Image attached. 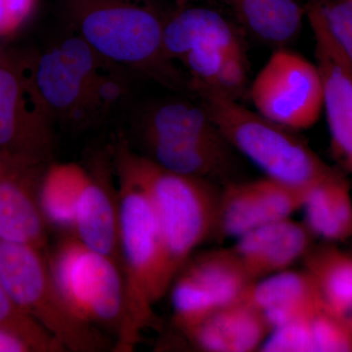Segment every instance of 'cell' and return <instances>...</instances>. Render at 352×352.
<instances>
[{
  "mask_svg": "<svg viewBox=\"0 0 352 352\" xmlns=\"http://www.w3.org/2000/svg\"><path fill=\"white\" fill-rule=\"evenodd\" d=\"M58 289L82 320L119 337L124 319V285L120 264L63 233L45 252Z\"/></svg>",
  "mask_w": 352,
  "mask_h": 352,
  "instance_id": "7",
  "label": "cell"
},
{
  "mask_svg": "<svg viewBox=\"0 0 352 352\" xmlns=\"http://www.w3.org/2000/svg\"><path fill=\"white\" fill-rule=\"evenodd\" d=\"M305 223L284 219L256 227L236 239L231 249L252 281L289 270L312 249Z\"/></svg>",
  "mask_w": 352,
  "mask_h": 352,
  "instance_id": "14",
  "label": "cell"
},
{
  "mask_svg": "<svg viewBox=\"0 0 352 352\" xmlns=\"http://www.w3.org/2000/svg\"><path fill=\"white\" fill-rule=\"evenodd\" d=\"M48 164L0 152V240L31 245L43 252L50 247V226L39 201Z\"/></svg>",
  "mask_w": 352,
  "mask_h": 352,
  "instance_id": "12",
  "label": "cell"
},
{
  "mask_svg": "<svg viewBox=\"0 0 352 352\" xmlns=\"http://www.w3.org/2000/svg\"><path fill=\"white\" fill-rule=\"evenodd\" d=\"M144 156L166 170L208 180L224 173L228 164L227 146L188 141L144 139Z\"/></svg>",
  "mask_w": 352,
  "mask_h": 352,
  "instance_id": "24",
  "label": "cell"
},
{
  "mask_svg": "<svg viewBox=\"0 0 352 352\" xmlns=\"http://www.w3.org/2000/svg\"><path fill=\"white\" fill-rule=\"evenodd\" d=\"M39 96L55 122L80 129L100 122L129 92L126 72L74 34L32 57Z\"/></svg>",
  "mask_w": 352,
  "mask_h": 352,
  "instance_id": "2",
  "label": "cell"
},
{
  "mask_svg": "<svg viewBox=\"0 0 352 352\" xmlns=\"http://www.w3.org/2000/svg\"><path fill=\"white\" fill-rule=\"evenodd\" d=\"M140 135L141 140L164 139L229 146L200 102L170 100L155 104L141 117Z\"/></svg>",
  "mask_w": 352,
  "mask_h": 352,
  "instance_id": "20",
  "label": "cell"
},
{
  "mask_svg": "<svg viewBox=\"0 0 352 352\" xmlns=\"http://www.w3.org/2000/svg\"><path fill=\"white\" fill-rule=\"evenodd\" d=\"M256 112L294 131H305L323 112V82L316 64L277 48L248 89Z\"/></svg>",
  "mask_w": 352,
  "mask_h": 352,
  "instance_id": "9",
  "label": "cell"
},
{
  "mask_svg": "<svg viewBox=\"0 0 352 352\" xmlns=\"http://www.w3.org/2000/svg\"><path fill=\"white\" fill-rule=\"evenodd\" d=\"M76 208L74 234L90 249L120 263L119 197L113 186L112 166L102 163L87 168Z\"/></svg>",
  "mask_w": 352,
  "mask_h": 352,
  "instance_id": "15",
  "label": "cell"
},
{
  "mask_svg": "<svg viewBox=\"0 0 352 352\" xmlns=\"http://www.w3.org/2000/svg\"><path fill=\"white\" fill-rule=\"evenodd\" d=\"M76 36L127 71L178 85L182 78L164 50L166 18L145 0H68Z\"/></svg>",
  "mask_w": 352,
  "mask_h": 352,
  "instance_id": "3",
  "label": "cell"
},
{
  "mask_svg": "<svg viewBox=\"0 0 352 352\" xmlns=\"http://www.w3.org/2000/svg\"><path fill=\"white\" fill-rule=\"evenodd\" d=\"M182 333L201 351L251 352L259 351L270 330L258 310L242 300Z\"/></svg>",
  "mask_w": 352,
  "mask_h": 352,
  "instance_id": "17",
  "label": "cell"
},
{
  "mask_svg": "<svg viewBox=\"0 0 352 352\" xmlns=\"http://www.w3.org/2000/svg\"><path fill=\"white\" fill-rule=\"evenodd\" d=\"M0 352H32L31 346L15 333L0 327Z\"/></svg>",
  "mask_w": 352,
  "mask_h": 352,
  "instance_id": "31",
  "label": "cell"
},
{
  "mask_svg": "<svg viewBox=\"0 0 352 352\" xmlns=\"http://www.w3.org/2000/svg\"><path fill=\"white\" fill-rule=\"evenodd\" d=\"M0 327L24 340L32 352H61L64 347L30 315L23 311L0 281Z\"/></svg>",
  "mask_w": 352,
  "mask_h": 352,
  "instance_id": "26",
  "label": "cell"
},
{
  "mask_svg": "<svg viewBox=\"0 0 352 352\" xmlns=\"http://www.w3.org/2000/svg\"><path fill=\"white\" fill-rule=\"evenodd\" d=\"M112 159L146 190L156 214L162 245L161 298L197 248L214 234L219 193L208 180L178 175L138 154L122 141Z\"/></svg>",
  "mask_w": 352,
  "mask_h": 352,
  "instance_id": "1",
  "label": "cell"
},
{
  "mask_svg": "<svg viewBox=\"0 0 352 352\" xmlns=\"http://www.w3.org/2000/svg\"><path fill=\"white\" fill-rule=\"evenodd\" d=\"M87 175V168L78 164H48L39 192L41 210L48 226L74 234L76 208Z\"/></svg>",
  "mask_w": 352,
  "mask_h": 352,
  "instance_id": "25",
  "label": "cell"
},
{
  "mask_svg": "<svg viewBox=\"0 0 352 352\" xmlns=\"http://www.w3.org/2000/svg\"><path fill=\"white\" fill-rule=\"evenodd\" d=\"M307 190L265 176L228 184L219 195L214 234L237 239L256 227L289 219L302 210Z\"/></svg>",
  "mask_w": 352,
  "mask_h": 352,
  "instance_id": "13",
  "label": "cell"
},
{
  "mask_svg": "<svg viewBox=\"0 0 352 352\" xmlns=\"http://www.w3.org/2000/svg\"><path fill=\"white\" fill-rule=\"evenodd\" d=\"M309 324L314 352L352 351V333L321 307L310 315Z\"/></svg>",
  "mask_w": 352,
  "mask_h": 352,
  "instance_id": "27",
  "label": "cell"
},
{
  "mask_svg": "<svg viewBox=\"0 0 352 352\" xmlns=\"http://www.w3.org/2000/svg\"><path fill=\"white\" fill-rule=\"evenodd\" d=\"M113 161V159H112ZM119 197L120 263L124 285V319L113 351H132L141 332L154 320L159 291L162 245L159 224L146 190L113 161Z\"/></svg>",
  "mask_w": 352,
  "mask_h": 352,
  "instance_id": "4",
  "label": "cell"
},
{
  "mask_svg": "<svg viewBox=\"0 0 352 352\" xmlns=\"http://www.w3.org/2000/svg\"><path fill=\"white\" fill-rule=\"evenodd\" d=\"M302 210L305 226L314 237L327 242H344L352 238L351 185L340 171L333 168L310 187Z\"/></svg>",
  "mask_w": 352,
  "mask_h": 352,
  "instance_id": "19",
  "label": "cell"
},
{
  "mask_svg": "<svg viewBox=\"0 0 352 352\" xmlns=\"http://www.w3.org/2000/svg\"><path fill=\"white\" fill-rule=\"evenodd\" d=\"M252 283L232 249L190 258L168 289L176 327L188 330L217 310L242 302Z\"/></svg>",
  "mask_w": 352,
  "mask_h": 352,
  "instance_id": "10",
  "label": "cell"
},
{
  "mask_svg": "<svg viewBox=\"0 0 352 352\" xmlns=\"http://www.w3.org/2000/svg\"><path fill=\"white\" fill-rule=\"evenodd\" d=\"M312 312L302 318L273 329L268 333L259 351L314 352L309 324Z\"/></svg>",
  "mask_w": 352,
  "mask_h": 352,
  "instance_id": "29",
  "label": "cell"
},
{
  "mask_svg": "<svg viewBox=\"0 0 352 352\" xmlns=\"http://www.w3.org/2000/svg\"><path fill=\"white\" fill-rule=\"evenodd\" d=\"M163 43L164 53L173 63L199 48L244 47L237 30L226 18L201 6L182 8L166 18Z\"/></svg>",
  "mask_w": 352,
  "mask_h": 352,
  "instance_id": "18",
  "label": "cell"
},
{
  "mask_svg": "<svg viewBox=\"0 0 352 352\" xmlns=\"http://www.w3.org/2000/svg\"><path fill=\"white\" fill-rule=\"evenodd\" d=\"M243 300L258 310L270 331L320 307L309 274L291 268L254 282Z\"/></svg>",
  "mask_w": 352,
  "mask_h": 352,
  "instance_id": "16",
  "label": "cell"
},
{
  "mask_svg": "<svg viewBox=\"0 0 352 352\" xmlns=\"http://www.w3.org/2000/svg\"><path fill=\"white\" fill-rule=\"evenodd\" d=\"M329 34L352 69V0H317Z\"/></svg>",
  "mask_w": 352,
  "mask_h": 352,
  "instance_id": "28",
  "label": "cell"
},
{
  "mask_svg": "<svg viewBox=\"0 0 352 352\" xmlns=\"http://www.w3.org/2000/svg\"><path fill=\"white\" fill-rule=\"evenodd\" d=\"M0 281L18 307L41 324L65 351L113 349L107 335L78 318L65 302L51 275L45 252L0 240Z\"/></svg>",
  "mask_w": 352,
  "mask_h": 352,
  "instance_id": "6",
  "label": "cell"
},
{
  "mask_svg": "<svg viewBox=\"0 0 352 352\" xmlns=\"http://www.w3.org/2000/svg\"><path fill=\"white\" fill-rule=\"evenodd\" d=\"M191 89L227 144L258 166L265 177L307 190L333 170L296 131L271 122L235 99L207 88Z\"/></svg>",
  "mask_w": 352,
  "mask_h": 352,
  "instance_id": "5",
  "label": "cell"
},
{
  "mask_svg": "<svg viewBox=\"0 0 352 352\" xmlns=\"http://www.w3.org/2000/svg\"><path fill=\"white\" fill-rule=\"evenodd\" d=\"M190 76V87H204L239 100L248 91V64L244 47H204L179 60Z\"/></svg>",
  "mask_w": 352,
  "mask_h": 352,
  "instance_id": "22",
  "label": "cell"
},
{
  "mask_svg": "<svg viewBox=\"0 0 352 352\" xmlns=\"http://www.w3.org/2000/svg\"><path fill=\"white\" fill-rule=\"evenodd\" d=\"M320 307L352 333V256L336 247L314 248L302 259Z\"/></svg>",
  "mask_w": 352,
  "mask_h": 352,
  "instance_id": "21",
  "label": "cell"
},
{
  "mask_svg": "<svg viewBox=\"0 0 352 352\" xmlns=\"http://www.w3.org/2000/svg\"><path fill=\"white\" fill-rule=\"evenodd\" d=\"M252 36L266 45L287 47L302 31L305 8L296 0H223Z\"/></svg>",
  "mask_w": 352,
  "mask_h": 352,
  "instance_id": "23",
  "label": "cell"
},
{
  "mask_svg": "<svg viewBox=\"0 0 352 352\" xmlns=\"http://www.w3.org/2000/svg\"><path fill=\"white\" fill-rule=\"evenodd\" d=\"M305 17L314 36L316 65L323 82L331 153L352 175V69L329 34L317 0H308Z\"/></svg>",
  "mask_w": 352,
  "mask_h": 352,
  "instance_id": "11",
  "label": "cell"
},
{
  "mask_svg": "<svg viewBox=\"0 0 352 352\" xmlns=\"http://www.w3.org/2000/svg\"><path fill=\"white\" fill-rule=\"evenodd\" d=\"M36 0H0V36L17 31L31 15Z\"/></svg>",
  "mask_w": 352,
  "mask_h": 352,
  "instance_id": "30",
  "label": "cell"
},
{
  "mask_svg": "<svg viewBox=\"0 0 352 352\" xmlns=\"http://www.w3.org/2000/svg\"><path fill=\"white\" fill-rule=\"evenodd\" d=\"M54 122L34 82L32 57L0 50V152L52 163Z\"/></svg>",
  "mask_w": 352,
  "mask_h": 352,
  "instance_id": "8",
  "label": "cell"
}]
</instances>
